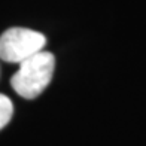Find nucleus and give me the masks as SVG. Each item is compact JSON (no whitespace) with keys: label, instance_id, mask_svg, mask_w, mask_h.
Wrapping results in <instances>:
<instances>
[{"label":"nucleus","instance_id":"obj_1","mask_svg":"<svg viewBox=\"0 0 146 146\" xmlns=\"http://www.w3.org/2000/svg\"><path fill=\"white\" fill-rule=\"evenodd\" d=\"M55 69V57L48 51L27 58L11 79L12 88L18 96L27 100L36 98L49 85Z\"/></svg>","mask_w":146,"mask_h":146},{"label":"nucleus","instance_id":"obj_2","mask_svg":"<svg viewBox=\"0 0 146 146\" xmlns=\"http://www.w3.org/2000/svg\"><path fill=\"white\" fill-rule=\"evenodd\" d=\"M46 37L39 31L14 27L0 36V58L6 63L21 64L27 58L42 52Z\"/></svg>","mask_w":146,"mask_h":146},{"label":"nucleus","instance_id":"obj_3","mask_svg":"<svg viewBox=\"0 0 146 146\" xmlns=\"http://www.w3.org/2000/svg\"><path fill=\"white\" fill-rule=\"evenodd\" d=\"M12 115H14V104H12V100L8 96L0 94V130L5 128L6 125L11 122Z\"/></svg>","mask_w":146,"mask_h":146}]
</instances>
